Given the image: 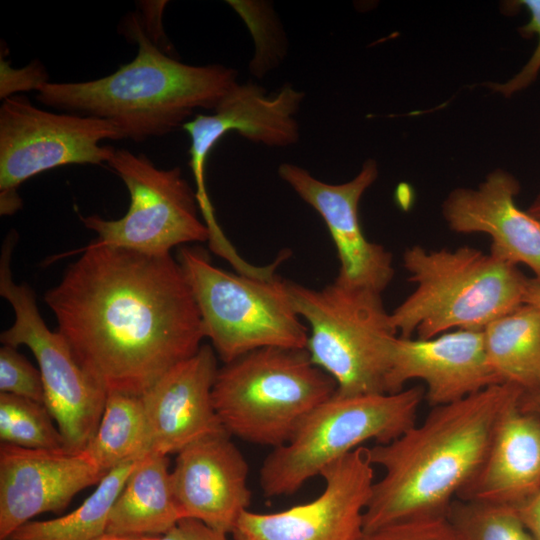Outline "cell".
I'll list each match as a JSON object with an SVG mask.
<instances>
[{"instance_id":"8","label":"cell","mask_w":540,"mask_h":540,"mask_svg":"<svg viewBox=\"0 0 540 540\" xmlns=\"http://www.w3.org/2000/svg\"><path fill=\"white\" fill-rule=\"evenodd\" d=\"M177 260L204 337L223 363L263 347L306 348L309 332L292 304L287 280L227 272L194 247L182 246Z\"/></svg>"},{"instance_id":"1","label":"cell","mask_w":540,"mask_h":540,"mask_svg":"<svg viewBox=\"0 0 540 540\" xmlns=\"http://www.w3.org/2000/svg\"><path fill=\"white\" fill-rule=\"evenodd\" d=\"M44 300L82 368L107 392L141 396L205 338L171 254L91 242Z\"/></svg>"},{"instance_id":"20","label":"cell","mask_w":540,"mask_h":540,"mask_svg":"<svg viewBox=\"0 0 540 540\" xmlns=\"http://www.w3.org/2000/svg\"><path fill=\"white\" fill-rule=\"evenodd\" d=\"M539 490L540 418L522 410L518 400L501 418L481 467L456 499L515 507Z\"/></svg>"},{"instance_id":"29","label":"cell","mask_w":540,"mask_h":540,"mask_svg":"<svg viewBox=\"0 0 540 540\" xmlns=\"http://www.w3.org/2000/svg\"><path fill=\"white\" fill-rule=\"evenodd\" d=\"M356 540H459L447 517L406 521L371 531Z\"/></svg>"},{"instance_id":"4","label":"cell","mask_w":540,"mask_h":540,"mask_svg":"<svg viewBox=\"0 0 540 540\" xmlns=\"http://www.w3.org/2000/svg\"><path fill=\"white\" fill-rule=\"evenodd\" d=\"M403 266L414 291L391 313L399 337L429 339L451 329H484L524 303L529 278L516 265L463 246L407 248Z\"/></svg>"},{"instance_id":"30","label":"cell","mask_w":540,"mask_h":540,"mask_svg":"<svg viewBox=\"0 0 540 540\" xmlns=\"http://www.w3.org/2000/svg\"><path fill=\"white\" fill-rule=\"evenodd\" d=\"M0 98L18 95L19 92L36 90L48 82V74L44 66L35 60L29 65L12 68L3 57L0 61Z\"/></svg>"},{"instance_id":"33","label":"cell","mask_w":540,"mask_h":540,"mask_svg":"<svg viewBox=\"0 0 540 540\" xmlns=\"http://www.w3.org/2000/svg\"><path fill=\"white\" fill-rule=\"evenodd\" d=\"M533 540H540V490L514 507Z\"/></svg>"},{"instance_id":"34","label":"cell","mask_w":540,"mask_h":540,"mask_svg":"<svg viewBox=\"0 0 540 540\" xmlns=\"http://www.w3.org/2000/svg\"><path fill=\"white\" fill-rule=\"evenodd\" d=\"M519 406L522 410L530 412L540 418V386L522 391L519 399Z\"/></svg>"},{"instance_id":"28","label":"cell","mask_w":540,"mask_h":540,"mask_svg":"<svg viewBox=\"0 0 540 540\" xmlns=\"http://www.w3.org/2000/svg\"><path fill=\"white\" fill-rule=\"evenodd\" d=\"M506 4L508 9L512 7H523L529 12V21L519 27L518 31L522 37H537V45L532 55L521 70L513 77L503 83H487L486 86L505 98H510L515 94L528 88L540 73V0H517Z\"/></svg>"},{"instance_id":"10","label":"cell","mask_w":540,"mask_h":540,"mask_svg":"<svg viewBox=\"0 0 540 540\" xmlns=\"http://www.w3.org/2000/svg\"><path fill=\"white\" fill-rule=\"evenodd\" d=\"M107 165L126 185L130 205L116 220L80 216L97 234L94 243L161 256L176 246L209 241L208 228L198 216L196 192L180 167L160 169L144 154L116 148Z\"/></svg>"},{"instance_id":"6","label":"cell","mask_w":540,"mask_h":540,"mask_svg":"<svg viewBox=\"0 0 540 540\" xmlns=\"http://www.w3.org/2000/svg\"><path fill=\"white\" fill-rule=\"evenodd\" d=\"M425 389L341 396L317 406L292 438L272 449L259 471L266 497L289 496L330 464L368 441L388 443L417 423Z\"/></svg>"},{"instance_id":"7","label":"cell","mask_w":540,"mask_h":540,"mask_svg":"<svg viewBox=\"0 0 540 540\" xmlns=\"http://www.w3.org/2000/svg\"><path fill=\"white\" fill-rule=\"evenodd\" d=\"M287 288L309 325L310 358L336 382V393H388L391 344L398 334L381 293L335 281L312 289L287 280Z\"/></svg>"},{"instance_id":"21","label":"cell","mask_w":540,"mask_h":540,"mask_svg":"<svg viewBox=\"0 0 540 540\" xmlns=\"http://www.w3.org/2000/svg\"><path fill=\"white\" fill-rule=\"evenodd\" d=\"M183 518L172 487L168 456L149 454L138 462L114 501L106 533L156 537Z\"/></svg>"},{"instance_id":"17","label":"cell","mask_w":540,"mask_h":540,"mask_svg":"<svg viewBox=\"0 0 540 540\" xmlns=\"http://www.w3.org/2000/svg\"><path fill=\"white\" fill-rule=\"evenodd\" d=\"M248 473L245 457L227 432L182 449L177 453L171 479L183 517L231 534L251 503Z\"/></svg>"},{"instance_id":"36","label":"cell","mask_w":540,"mask_h":540,"mask_svg":"<svg viewBox=\"0 0 540 540\" xmlns=\"http://www.w3.org/2000/svg\"><path fill=\"white\" fill-rule=\"evenodd\" d=\"M527 212L540 222V191L531 202Z\"/></svg>"},{"instance_id":"23","label":"cell","mask_w":540,"mask_h":540,"mask_svg":"<svg viewBox=\"0 0 540 540\" xmlns=\"http://www.w3.org/2000/svg\"><path fill=\"white\" fill-rule=\"evenodd\" d=\"M85 451L105 473L151 454L141 396L109 393L97 431Z\"/></svg>"},{"instance_id":"13","label":"cell","mask_w":540,"mask_h":540,"mask_svg":"<svg viewBox=\"0 0 540 540\" xmlns=\"http://www.w3.org/2000/svg\"><path fill=\"white\" fill-rule=\"evenodd\" d=\"M378 165L367 159L359 173L341 184H329L292 163L278 167L279 177L323 219L340 263L336 283L382 294L394 277L392 254L370 242L362 231L359 202L378 177Z\"/></svg>"},{"instance_id":"26","label":"cell","mask_w":540,"mask_h":540,"mask_svg":"<svg viewBox=\"0 0 540 540\" xmlns=\"http://www.w3.org/2000/svg\"><path fill=\"white\" fill-rule=\"evenodd\" d=\"M447 519L459 540H533L514 507L455 499Z\"/></svg>"},{"instance_id":"16","label":"cell","mask_w":540,"mask_h":540,"mask_svg":"<svg viewBox=\"0 0 540 540\" xmlns=\"http://www.w3.org/2000/svg\"><path fill=\"white\" fill-rule=\"evenodd\" d=\"M425 383L431 408L451 404L502 384L488 363L484 330L457 329L429 339L396 336L391 344L388 393L406 382Z\"/></svg>"},{"instance_id":"12","label":"cell","mask_w":540,"mask_h":540,"mask_svg":"<svg viewBox=\"0 0 540 540\" xmlns=\"http://www.w3.org/2000/svg\"><path fill=\"white\" fill-rule=\"evenodd\" d=\"M367 448L360 447L320 474L324 489L314 500L275 513L244 511L232 540H356L375 482Z\"/></svg>"},{"instance_id":"11","label":"cell","mask_w":540,"mask_h":540,"mask_svg":"<svg viewBox=\"0 0 540 540\" xmlns=\"http://www.w3.org/2000/svg\"><path fill=\"white\" fill-rule=\"evenodd\" d=\"M105 139H123L111 121L40 109L25 95L3 100L0 107V213L22 206L18 188L47 170L72 164L102 165L115 148Z\"/></svg>"},{"instance_id":"5","label":"cell","mask_w":540,"mask_h":540,"mask_svg":"<svg viewBox=\"0 0 540 540\" xmlns=\"http://www.w3.org/2000/svg\"><path fill=\"white\" fill-rule=\"evenodd\" d=\"M336 391V382L306 348L263 347L223 363L212 399L231 437L274 449Z\"/></svg>"},{"instance_id":"35","label":"cell","mask_w":540,"mask_h":540,"mask_svg":"<svg viewBox=\"0 0 540 540\" xmlns=\"http://www.w3.org/2000/svg\"><path fill=\"white\" fill-rule=\"evenodd\" d=\"M524 303L530 304L540 311V283L533 278L528 280Z\"/></svg>"},{"instance_id":"37","label":"cell","mask_w":540,"mask_h":540,"mask_svg":"<svg viewBox=\"0 0 540 540\" xmlns=\"http://www.w3.org/2000/svg\"><path fill=\"white\" fill-rule=\"evenodd\" d=\"M94 540H148V537H129L105 533Z\"/></svg>"},{"instance_id":"15","label":"cell","mask_w":540,"mask_h":540,"mask_svg":"<svg viewBox=\"0 0 540 540\" xmlns=\"http://www.w3.org/2000/svg\"><path fill=\"white\" fill-rule=\"evenodd\" d=\"M304 93L284 85L268 95L255 83L236 84L213 114H198L182 127L190 137L189 166L200 204L210 202L206 187V164L217 142L230 131L270 147H286L299 139L295 118Z\"/></svg>"},{"instance_id":"2","label":"cell","mask_w":540,"mask_h":540,"mask_svg":"<svg viewBox=\"0 0 540 540\" xmlns=\"http://www.w3.org/2000/svg\"><path fill=\"white\" fill-rule=\"evenodd\" d=\"M522 389L490 386L460 401L431 408L396 439L367 448L382 468L363 516V531L391 524L447 517L452 502L472 480L506 411Z\"/></svg>"},{"instance_id":"18","label":"cell","mask_w":540,"mask_h":540,"mask_svg":"<svg viewBox=\"0 0 540 540\" xmlns=\"http://www.w3.org/2000/svg\"><path fill=\"white\" fill-rule=\"evenodd\" d=\"M218 369L214 349L202 344L141 395L151 454H177L202 438L226 432L212 399Z\"/></svg>"},{"instance_id":"25","label":"cell","mask_w":540,"mask_h":540,"mask_svg":"<svg viewBox=\"0 0 540 540\" xmlns=\"http://www.w3.org/2000/svg\"><path fill=\"white\" fill-rule=\"evenodd\" d=\"M2 444L30 449H64L62 435L44 404L0 393Z\"/></svg>"},{"instance_id":"31","label":"cell","mask_w":540,"mask_h":540,"mask_svg":"<svg viewBox=\"0 0 540 540\" xmlns=\"http://www.w3.org/2000/svg\"><path fill=\"white\" fill-rule=\"evenodd\" d=\"M167 1H139V16L148 38L163 52L171 56L172 46L164 32L162 16Z\"/></svg>"},{"instance_id":"22","label":"cell","mask_w":540,"mask_h":540,"mask_svg":"<svg viewBox=\"0 0 540 540\" xmlns=\"http://www.w3.org/2000/svg\"><path fill=\"white\" fill-rule=\"evenodd\" d=\"M487 359L503 383L523 391L540 386V311L523 303L484 329Z\"/></svg>"},{"instance_id":"3","label":"cell","mask_w":540,"mask_h":540,"mask_svg":"<svg viewBox=\"0 0 540 540\" xmlns=\"http://www.w3.org/2000/svg\"><path fill=\"white\" fill-rule=\"evenodd\" d=\"M122 28L137 45L131 62L91 81L47 82L37 100L67 113L109 120L123 139L141 142L183 126L197 109L214 111L238 84L231 67L189 65L163 52L146 35L138 13L129 14Z\"/></svg>"},{"instance_id":"9","label":"cell","mask_w":540,"mask_h":540,"mask_svg":"<svg viewBox=\"0 0 540 540\" xmlns=\"http://www.w3.org/2000/svg\"><path fill=\"white\" fill-rule=\"evenodd\" d=\"M17 236L12 231L2 246L0 294L15 314L3 331L4 345L27 346L42 377L44 405L55 421L69 452L84 451L100 423L107 392L82 368L64 336L51 331L42 319L33 290L12 277L11 257Z\"/></svg>"},{"instance_id":"27","label":"cell","mask_w":540,"mask_h":540,"mask_svg":"<svg viewBox=\"0 0 540 540\" xmlns=\"http://www.w3.org/2000/svg\"><path fill=\"white\" fill-rule=\"evenodd\" d=\"M0 393L11 394L44 404V388L40 370L35 368L15 347L0 349Z\"/></svg>"},{"instance_id":"24","label":"cell","mask_w":540,"mask_h":540,"mask_svg":"<svg viewBox=\"0 0 540 540\" xmlns=\"http://www.w3.org/2000/svg\"><path fill=\"white\" fill-rule=\"evenodd\" d=\"M138 462L111 470L75 510L56 519L28 521L5 540H94L105 534L112 505Z\"/></svg>"},{"instance_id":"14","label":"cell","mask_w":540,"mask_h":540,"mask_svg":"<svg viewBox=\"0 0 540 540\" xmlns=\"http://www.w3.org/2000/svg\"><path fill=\"white\" fill-rule=\"evenodd\" d=\"M87 452L0 447V540L47 512H61L76 494L107 475Z\"/></svg>"},{"instance_id":"19","label":"cell","mask_w":540,"mask_h":540,"mask_svg":"<svg viewBox=\"0 0 540 540\" xmlns=\"http://www.w3.org/2000/svg\"><path fill=\"white\" fill-rule=\"evenodd\" d=\"M520 190L518 179L498 168L475 188L453 189L443 201L442 215L456 233L489 235L492 255L528 266L540 283V222L517 206Z\"/></svg>"},{"instance_id":"32","label":"cell","mask_w":540,"mask_h":540,"mask_svg":"<svg viewBox=\"0 0 540 540\" xmlns=\"http://www.w3.org/2000/svg\"><path fill=\"white\" fill-rule=\"evenodd\" d=\"M228 535L200 520L183 518L165 534L148 537V540H229Z\"/></svg>"}]
</instances>
